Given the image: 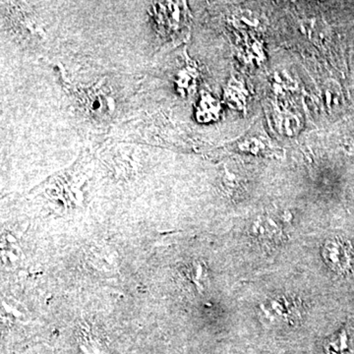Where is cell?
Segmentation results:
<instances>
[{
	"label": "cell",
	"mask_w": 354,
	"mask_h": 354,
	"mask_svg": "<svg viewBox=\"0 0 354 354\" xmlns=\"http://www.w3.org/2000/svg\"><path fill=\"white\" fill-rule=\"evenodd\" d=\"M327 354H353L354 335L349 328H342L341 330L327 339L325 344Z\"/></svg>",
	"instance_id": "cell-4"
},
{
	"label": "cell",
	"mask_w": 354,
	"mask_h": 354,
	"mask_svg": "<svg viewBox=\"0 0 354 354\" xmlns=\"http://www.w3.org/2000/svg\"><path fill=\"white\" fill-rule=\"evenodd\" d=\"M251 235L256 241L265 244H274L281 241V227L271 218L260 216L252 223Z\"/></svg>",
	"instance_id": "cell-3"
},
{
	"label": "cell",
	"mask_w": 354,
	"mask_h": 354,
	"mask_svg": "<svg viewBox=\"0 0 354 354\" xmlns=\"http://www.w3.org/2000/svg\"><path fill=\"white\" fill-rule=\"evenodd\" d=\"M297 309L293 301L283 295H276L263 302L260 306V316L264 322L276 324L288 323L295 319Z\"/></svg>",
	"instance_id": "cell-1"
},
{
	"label": "cell",
	"mask_w": 354,
	"mask_h": 354,
	"mask_svg": "<svg viewBox=\"0 0 354 354\" xmlns=\"http://www.w3.org/2000/svg\"><path fill=\"white\" fill-rule=\"evenodd\" d=\"M323 258L333 271L346 274L353 267V253L344 241L334 239L326 241L323 247Z\"/></svg>",
	"instance_id": "cell-2"
},
{
	"label": "cell",
	"mask_w": 354,
	"mask_h": 354,
	"mask_svg": "<svg viewBox=\"0 0 354 354\" xmlns=\"http://www.w3.org/2000/svg\"><path fill=\"white\" fill-rule=\"evenodd\" d=\"M218 102H216L214 97L209 95H203L198 109V118L202 121L214 120L218 113Z\"/></svg>",
	"instance_id": "cell-5"
}]
</instances>
